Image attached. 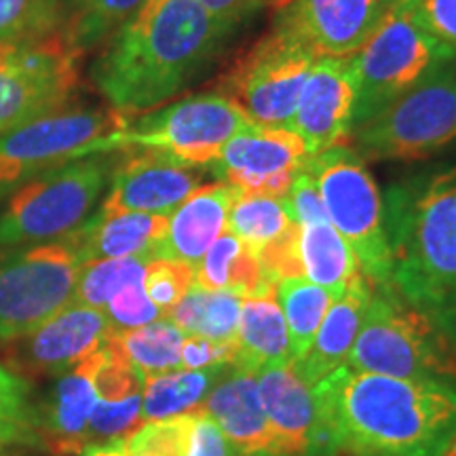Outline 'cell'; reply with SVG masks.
Instances as JSON below:
<instances>
[{
	"label": "cell",
	"mask_w": 456,
	"mask_h": 456,
	"mask_svg": "<svg viewBox=\"0 0 456 456\" xmlns=\"http://www.w3.org/2000/svg\"><path fill=\"white\" fill-rule=\"evenodd\" d=\"M231 34L197 0H146L108 41L91 78L112 110L138 117L197 78Z\"/></svg>",
	"instance_id": "7a4b0ae2"
},
{
	"label": "cell",
	"mask_w": 456,
	"mask_h": 456,
	"mask_svg": "<svg viewBox=\"0 0 456 456\" xmlns=\"http://www.w3.org/2000/svg\"><path fill=\"white\" fill-rule=\"evenodd\" d=\"M112 332L104 309L70 302L30 334L26 357L41 372L66 374L100 351Z\"/></svg>",
	"instance_id": "ac0fdd59"
},
{
	"label": "cell",
	"mask_w": 456,
	"mask_h": 456,
	"mask_svg": "<svg viewBox=\"0 0 456 456\" xmlns=\"http://www.w3.org/2000/svg\"><path fill=\"white\" fill-rule=\"evenodd\" d=\"M81 456H123L121 442L104 444V446H89L83 450Z\"/></svg>",
	"instance_id": "f6af8a7d"
},
{
	"label": "cell",
	"mask_w": 456,
	"mask_h": 456,
	"mask_svg": "<svg viewBox=\"0 0 456 456\" xmlns=\"http://www.w3.org/2000/svg\"><path fill=\"white\" fill-rule=\"evenodd\" d=\"M370 292H372L370 283L362 281L355 288H351L342 298L332 300L309 349L298 359L289 362L296 376L306 387L313 389L319 380L345 366L359 330H362Z\"/></svg>",
	"instance_id": "603a6c76"
},
{
	"label": "cell",
	"mask_w": 456,
	"mask_h": 456,
	"mask_svg": "<svg viewBox=\"0 0 456 456\" xmlns=\"http://www.w3.org/2000/svg\"><path fill=\"white\" fill-rule=\"evenodd\" d=\"M37 444H41L38 408L30 402V385L0 366V450Z\"/></svg>",
	"instance_id": "e575fe53"
},
{
	"label": "cell",
	"mask_w": 456,
	"mask_h": 456,
	"mask_svg": "<svg viewBox=\"0 0 456 456\" xmlns=\"http://www.w3.org/2000/svg\"><path fill=\"white\" fill-rule=\"evenodd\" d=\"M68 11L60 0H0V41H30L66 26Z\"/></svg>",
	"instance_id": "d590c367"
},
{
	"label": "cell",
	"mask_w": 456,
	"mask_h": 456,
	"mask_svg": "<svg viewBox=\"0 0 456 456\" xmlns=\"http://www.w3.org/2000/svg\"><path fill=\"white\" fill-rule=\"evenodd\" d=\"M273 436V456H334L340 452L319 414L311 387L296 376L292 363L256 374Z\"/></svg>",
	"instance_id": "2e32d148"
},
{
	"label": "cell",
	"mask_w": 456,
	"mask_h": 456,
	"mask_svg": "<svg viewBox=\"0 0 456 456\" xmlns=\"http://www.w3.org/2000/svg\"><path fill=\"white\" fill-rule=\"evenodd\" d=\"M300 258L305 277L328 289L332 300L342 298L357 283L368 281L349 243L330 222L300 226Z\"/></svg>",
	"instance_id": "4316f807"
},
{
	"label": "cell",
	"mask_w": 456,
	"mask_h": 456,
	"mask_svg": "<svg viewBox=\"0 0 456 456\" xmlns=\"http://www.w3.org/2000/svg\"><path fill=\"white\" fill-rule=\"evenodd\" d=\"M78 269L61 241L0 254V340L30 336L70 305Z\"/></svg>",
	"instance_id": "4fadbf2b"
},
{
	"label": "cell",
	"mask_w": 456,
	"mask_h": 456,
	"mask_svg": "<svg viewBox=\"0 0 456 456\" xmlns=\"http://www.w3.org/2000/svg\"><path fill=\"white\" fill-rule=\"evenodd\" d=\"M77 53L64 30L30 41H0V134L60 112L78 87Z\"/></svg>",
	"instance_id": "7c38bea8"
},
{
	"label": "cell",
	"mask_w": 456,
	"mask_h": 456,
	"mask_svg": "<svg viewBox=\"0 0 456 456\" xmlns=\"http://www.w3.org/2000/svg\"><path fill=\"white\" fill-rule=\"evenodd\" d=\"M146 0H81L68 15L64 37L77 53H87L104 41L144 7Z\"/></svg>",
	"instance_id": "1f68e13d"
},
{
	"label": "cell",
	"mask_w": 456,
	"mask_h": 456,
	"mask_svg": "<svg viewBox=\"0 0 456 456\" xmlns=\"http://www.w3.org/2000/svg\"><path fill=\"white\" fill-rule=\"evenodd\" d=\"M315 178L326 212L349 243L370 288L391 285V254L379 186L363 159L349 144L328 148L305 167Z\"/></svg>",
	"instance_id": "8992f818"
},
{
	"label": "cell",
	"mask_w": 456,
	"mask_h": 456,
	"mask_svg": "<svg viewBox=\"0 0 456 456\" xmlns=\"http://www.w3.org/2000/svg\"><path fill=\"white\" fill-rule=\"evenodd\" d=\"M410 20L456 53V0H397Z\"/></svg>",
	"instance_id": "f35d334b"
},
{
	"label": "cell",
	"mask_w": 456,
	"mask_h": 456,
	"mask_svg": "<svg viewBox=\"0 0 456 456\" xmlns=\"http://www.w3.org/2000/svg\"><path fill=\"white\" fill-rule=\"evenodd\" d=\"M294 222L289 220L281 199L243 195L239 192L226 218V231L241 239L258 256L262 249L285 235Z\"/></svg>",
	"instance_id": "d6a6232c"
},
{
	"label": "cell",
	"mask_w": 456,
	"mask_h": 456,
	"mask_svg": "<svg viewBox=\"0 0 456 456\" xmlns=\"http://www.w3.org/2000/svg\"><path fill=\"white\" fill-rule=\"evenodd\" d=\"M383 209L391 285L456 342V167L397 182Z\"/></svg>",
	"instance_id": "3957f363"
},
{
	"label": "cell",
	"mask_w": 456,
	"mask_h": 456,
	"mask_svg": "<svg viewBox=\"0 0 456 456\" xmlns=\"http://www.w3.org/2000/svg\"><path fill=\"white\" fill-rule=\"evenodd\" d=\"M201 7L214 17L226 30H235L239 24L249 20L256 11L265 7L271 0H197Z\"/></svg>",
	"instance_id": "ee69618b"
},
{
	"label": "cell",
	"mask_w": 456,
	"mask_h": 456,
	"mask_svg": "<svg viewBox=\"0 0 456 456\" xmlns=\"http://www.w3.org/2000/svg\"><path fill=\"white\" fill-rule=\"evenodd\" d=\"M191 412L152 420L121 442L123 456H184Z\"/></svg>",
	"instance_id": "8d00e7d4"
},
{
	"label": "cell",
	"mask_w": 456,
	"mask_h": 456,
	"mask_svg": "<svg viewBox=\"0 0 456 456\" xmlns=\"http://www.w3.org/2000/svg\"><path fill=\"white\" fill-rule=\"evenodd\" d=\"M110 157H85L26 182L0 214V248L70 235L110 180Z\"/></svg>",
	"instance_id": "ba28073f"
},
{
	"label": "cell",
	"mask_w": 456,
	"mask_h": 456,
	"mask_svg": "<svg viewBox=\"0 0 456 456\" xmlns=\"http://www.w3.org/2000/svg\"><path fill=\"white\" fill-rule=\"evenodd\" d=\"M275 21L317 55H353L383 24L395 0H271Z\"/></svg>",
	"instance_id": "9a60e30c"
},
{
	"label": "cell",
	"mask_w": 456,
	"mask_h": 456,
	"mask_svg": "<svg viewBox=\"0 0 456 456\" xmlns=\"http://www.w3.org/2000/svg\"><path fill=\"white\" fill-rule=\"evenodd\" d=\"M151 256H127V258L94 260L81 265L74 288V305H87L104 309L110 298L123 288L144 283Z\"/></svg>",
	"instance_id": "836d02e7"
},
{
	"label": "cell",
	"mask_w": 456,
	"mask_h": 456,
	"mask_svg": "<svg viewBox=\"0 0 456 456\" xmlns=\"http://www.w3.org/2000/svg\"><path fill=\"white\" fill-rule=\"evenodd\" d=\"M195 283L212 292H231L239 298H260L275 292V281L258 256L241 239L224 231L205 252L195 269Z\"/></svg>",
	"instance_id": "484cf974"
},
{
	"label": "cell",
	"mask_w": 456,
	"mask_h": 456,
	"mask_svg": "<svg viewBox=\"0 0 456 456\" xmlns=\"http://www.w3.org/2000/svg\"><path fill=\"white\" fill-rule=\"evenodd\" d=\"M241 302L243 298H239L237 294L212 292L199 283H192L178 305L171 306L163 319L175 323L188 336H203L218 342L235 340Z\"/></svg>",
	"instance_id": "f1b7e54d"
},
{
	"label": "cell",
	"mask_w": 456,
	"mask_h": 456,
	"mask_svg": "<svg viewBox=\"0 0 456 456\" xmlns=\"http://www.w3.org/2000/svg\"><path fill=\"white\" fill-rule=\"evenodd\" d=\"M345 366L393 379L456 380V342L393 285L372 288Z\"/></svg>",
	"instance_id": "277c9868"
},
{
	"label": "cell",
	"mask_w": 456,
	"mask_h": 456,
	"mask_svg": "<svg viewBox=\"0 0 456 456\" xmlns=\"http://www.w3.org/2000/svg\"><path fill=\"white\" fill-rule=\"evenodd\" d=\"M353 104L355 81L351 55H319L302 87L292 123L311 157L349 144Z\"/></svg>",
	"instance_id": "e0dca14e"
},
{
	"label": "cell",
	"mask_w": 456,
	"mask_h": 456,
	"mask_svg": "<svg viewBox=\"0 0 456 456\" xmlns=\"http://www.w3.org/2000/svg\"><path fill=\"white\" fill-rule=\"evenodd\" d=\"M195 283V266L180 260L155 258L148 262L144 292L152 305L161 311V319L171 306L178 305L191 285Z\"/></svg>",
	"instance_id": "74e56055"
},
{
	"label": "cell",
	"mask_w": 456,
	"mask_h": 456,
	"mask_svg": "<svg viewBox=\"0 0 456 456\" xmlns=\"http://www.w3.org/2000/svg\"><path fill=\"white\" fill-rule=\"evenodd\" d=\"M254 125L235 102L220 91L191 95L157 112H148L135 123H127L110 138L102 140L98 152L110 151H159L180 161L209 167L222 146L239 131Z\"/></svg>",
	"instance_id": "9c48e42d"
},
{
	"label": "cell",
	"mask_w": 456,
	"mask_h": 456,
	"mask_svg": "<svg viewBox=\"0 0 456 456\" xmlns=\"http://www.w3.org/2000/svg\"><path fill=\"white\" fill-rule=\"evenodd\" d=\"M235 345L237 353L232 363L245 372L258 374L266 368L292 362L288 326L275 294L243 298Z\"/></svg>",
	"instance_id": "d4e9b609"
},
{
	"label": "cell",
	"mask_w": 456,
	"mask_h": 456,
	"mask_svg": "<svg viewBox=\"0 0 456 456\" xmlns=\"http://www.w3.org/2000/svg\"><path fill=\"white\" fill-rule=\"evenodd\" d=\"M395 3H397V0H395Z\"/></svg>",
	"instance_id": "c3c4849f"
},
{
	"label": "cell",
	"mask_w": 456,
	"mask_h": 456,
	"mask_svg": "<svg viewBox=\"0 0 456 456\" xmlns=\"http://www.w3.org/2000/svg\"><path fill=\"white\" fill-rule=\"evenodd\" d=\"M169 218L159 214H104L98 212L64 237L66 248L81 265L94 260L151 256L157 258V245L167 232Z\"/></svg>",
	"instance_id": "ffe728a7"
},
{
	"label": "cell",
	"mask_w": 456,
	"mask_h": 456,
	"mask_svg": "<svg viewBox=\"0 0 456 456\" xmlns=\"http://www.w3.org/2000/svg\"><path fill=\"white\" fill-rule=\"evenodd\" d=\"M184 456H241V452L228 442L212 416L197 408L191 412Z\"/></svg>",
	"instance_id": "b9f144b4"
},
{
	"label": "cell",
	"mask_w": 456,
	"mask_h": 456,
	"mask_svg": "<svg viewBox=\"0 0 456 456\" xmlns=\"http://www.w3.org/2000/svg\"><path fill=\"white\" fill-rule=\"evenodd\" d=\"M285 212H288L289 220L296 224H322V222H330L326 205H323L322 192H319L317 182L306 169L296 171L292 186H289L288 195L283 199Z\"/></svg>",
	"instance_id": "60d3db41"
},
{
	"label": "cell",
	"mask_w": 456,
	"mask_h": 456,
	"mask_svg": "<svg viewBox=\"0 0 456 456\" xmlns=\"http://www.w3.org/2000/svg\"><path fill=\"white\" fill-rule=\"evenodd\" d=\"M317 53L288 28L273 24L216 83V91L265 127L292 129L296 108Z\"/></svg>",
	"instance_id": "52a82bcc"
},
{
	"label": "cell",
	"mask_w": 456,
	"mask_h": 456,
	"mask_svg": "<svg viewBox=\"0 0 456 456\" xmlns=\"http://www.w3.org/2000/svg\"><path fill=\"white\" fill-rule=\"evenodd\" d=\"M239 191L226 182L197 188L178 209L171 212L167 232L157 245V258L180 260L195 266L222 235L228 212Z\"/></svg>",
	"instance_id": "7402d4cb"
},
{
	"label": "cell",
	"mask_w": 456,
	"mask_h": 456,
	"mask_svg": "<svg viewBox=\"0 0 456 456\" xmlns=\"http://www.w3.org/2000/svg\"><path fill=\"white\" fill-rule=\"evenodd\" d=\"M281 306L285 326L289 336V355L298 359L311 346L323 317L332 305L328 289L319 288L306 277L279 279L275 285Z\"/></svg>",
	"instance_id": "4dcf8cb0"
},
{
	"label": "cell",
	"mask_w": 456,
	"mask_h": 456,
	"mask_svg": "<svg viewBox=\"0 0 456 456\" xmlns=\"http://www.w3.org/2000/svg\"><path fill=\"white\" fill-rule=\"evenodd\" d=\"M444 456H456V437L452 440V444H450L446 454H444Z\"/></svg>",
	"instance_id": "7dc6e473"
},
{
	"label": "cell",
	"mask_w": 456,
	"mask_h": 456,
	"mask_svg": "<svg viewBox=\"0 0 456 456\" xmlns=\"http://www.w3.org/2000/svg\"><path fill=\"white\" fill-rule=\"evenodd\" d=\"M106 315L117 332L146 326L161 319V311L152 305L144 292V283H135L117 292L106 305Z\"/></svg>",
	"instance_id": "ab89813d"
},
{
	"label": "cell",
	"mask_w": 456,
	"mask_h": 456,
	"mask_svg": "<svg viewBox=\"0 0 456 456\" xmlns=\"http://www.w3.org/2000/svg\"><path fill=\"white\" fill-rule=\"evenodd\" d=\"M60 3H61V4H64V7H66V11H68V15H70V13H72V11H74V9H77V7H78V4H81V0H60Z\"/></svg>",
	"instance_id": "bcb514c9"
},
{
	"label": "cell",
	"mask_w": 456,
	"mask_h": 456,
	"mask_svg": "<svg viewBox=\"0 0 456 456\" xmlns=\"http://www.w3.org/2000/svg\"><path fill=\"white\" fill-rule=\"evenodd\" d=\"M237 345L235 340H209L203 336H186L180 353L182 370H205L216 366H226L235 362Z\"/></svg>",
	"instance_id": "7bdbcfd3"
},
{
	"label": "cell",
	"mask_w": 456,
	"mask_h": 456,
	"mask_svg": "<svg viewBox=\"0 0 456 456\" xmlns=\"http://www.w3.org/2000/svg\"><path fill=\"white\" fill-rule=\"evenodd\" d=\"M241 456H273V436L256 374L231 363L203 406Z\"/></svg>",
	"instance_id": "d6986e66"
},
{
	"label": "cell",
	"mask_w": 456,
	"mask_h": 456,
	"mask_svg": "<svg viewBox=\"0 0 456 456\" xmlns=\"http://www.w3.org/2000/svg\"><path fill=\"white\" fill-rule=\"evenodd\" d=\"M311 161L305 142L294 129L249 125L222 146L209 171L222 180L226 174H279L300 171Z\"/></svg>",
	"instance_id": "cb8c5ba5"
},
{
	"label": "cell",
	"mask_w": 456,
	"mask_h": 456,
	"mask_svg": "<svg viewBox=\"0 0 456 456\" xmlns=\"http://www.w3.org/2000/svg\"><path fill=\"white\" fill-rule=\"evenodd\" d=\"M98 351L61 376L47 406L38 408V436L55 456H81L89 416L98 402L94 372Z\"/></svg>",
	"instance_id": "44dd1931"
},
{
	"label": "cell",
	"mask_w": 456,
	"mask_h": 456,
	"mask_svg": "<svg viewBox=\"0 0 456 456\" xmlns=\"http://www.w3.org/2000/svg\"><path fill=\"white\" fill-rule=\"evenodd\" d=\"M127 117L112 108H64L0 135V197L30 178L89 155L121 131Z\"/></svg>",
	"instance_id": "8fae6325"
},
{
	"label": "cell",
	"mask_w": 456,
	"mask_h": 456,
	"mask_svg": "<svg viewBox=\"0 0 456 456\" xmlns=\"http://www.w3.org/2000/svg\"><path fill=\"white\" fill-rule=\"evenodd\" d=\"M228 368H231V363L205 370H178V372L146 379L142 423L171 419V416L201 408L205 397L226 374Z\"/></svg>",
	"instance_id": "83f0119b"
},
{
	"label": "cell",
	"mask_w": 456,
	"mask_h": 456,
	"mask_svg": "<svg viewBox=\"0 0 456 456\" xmlns=\"http://www.w3.org/2000/svg\"><path fill=\"white\" fill-rule=\"evenodd\" d=\"M311 391L338 450L357 456H444L456 437V380L340 366Z\"/></svg>",
	"instance_id": "6da1fadb"
},
{
	"label": "cell",
	"mask_w": 456,
	"mask_h": 456,
	"mask_svg": "<svg viewBox=\"0 0 456 456\" xmlns=\"http://www.w3.org/2000/svg\"><path fill=\"white\" fill-rule=\"evenodd\" d=\"M127 157L112 169V186L100 212L104 214H159L178 209L203 182L209 167H199L159 151L131 148Z\"/></svg>",
	"instance_id": "5bb4252c"
},
{
	"label": "cell",
	"mask_w": 456,
	"mask_h": 456,
	"mask_svg": "<svg viewBox=\"0 0 456 456\" xmlns=\"http://www.w3.org/2000/svg\"><path fill=\"white\" fill-rule=\"evenodd\" d=\"M456 140V55L437 64L402 98L351 131L368 161H419Z\"/></svg>",
	"instance_id": "5b68a950"
},
{
	"label": "cell",
	"mask_w": 456,
	"mask_h": 456,
	"mask_svg": "<svg viewBox=\"0 0 456 456\" xmlns=\"http://www.w3.org/2000/svg\"><path fill=\"white\" fill-rule=\"evenodd\" d=\"M110 340L146 379L182 370L180 353L186 334L167 319L121 332L114 330Z\"/></svg>",
	"instance_id": "f546056e"
},
{
	"label": "cell",
	"mask_w": 456,
	"mask_h": 456,
	"mask_svg": "<svg viewBox=\"0 0 456 456\" xmlns=\"http://www.w3.org/2000/svg\"><path fill=\"white\" fill-rule=\"evenodd\" d=\"M454 55L395 4L366 45L351 55L355 81L353 129L383 112L427 72Z\"/></svg>",
	"instance_id": "30bf717a"
}]
</instances>
